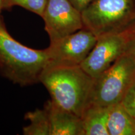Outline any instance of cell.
<instances>
[{
  "instance_id": "obj_12",
  "label": "cell",
  "mask_w": 135,
  "mask_h": 135,
  "mask_svg": "<svg viewBox=\"0 0 135 135\" xmlns=\"http://www.w3.org/2000/svg\"><path fill=\"white\" fill-rule=\"evenodd\" d=\"M48 0H2L3 9L18 6L42 17Z\"/></svg>"
},
{
  "instance_id": "obj_11",
  "label": "cell",
  "mask_w": 135,
  "mask_h": 135,
  "mask_svg": "<svg viewBox=\"0 0 135 135\" xmlns=\"http://www.w3.org/2000/svg\"><path fill=\"white\" fill-rule=\"evenodd\" d=\"M25 118L30 123L29 125L23 128L24 135H51L50 119L45 108L29 111L25 114Z\"/></svg>"
},
{
  "instance_id": "obj_13",
  "label": "cell",
  "mask_w": 135,
  "mask_h": 135,
  "mask_svg": "<svg viewBox=\"0 0 135 135\" xmlns=\"http://www.w3.org/2000/svg\"><path fill=\"white\" fill-rule=\"evenodd\" d=\"M121 103L126 110L135 118V81L128 89Z\"/></svg>"
},
{
  "instance_id": "obj_10",
  "label": "cell",
  "mask_w": 135,
  "mask_h": 135,
  "mask_svg": "<svg viewBox=\"0 0 135 135\" xmlns=\"http://www.w3.org/2000/svg\"><path fill=\"white\" fill-rule=\"evenodd\" d=\"M107 127L109 135H135V118L119 103L111 107Z\"/></svg>"
},
{
  "instance_id": "obj_16",
  "label": "cell",
  "mask_w": 135,
  "mask_h": 135,
  "mask_svg": "<svg viewBox=\"0 0 135 135\" xmlns=\"http://www.w3.org/2000/svg\"><path fill=\"white\" fill-rule=\"evenodd\" d=\"M3 9L2 8V0H0V13H1V11ZM1 21V17H0V21Z\"/></svg>"
},
{
  "instance_id": "obj_1",
  "label": "cell",
  "mask_w": 135,
  "mask_h": 135,
  "mask_svg": "<svg viewBox=\"0 0 135 135\" xmlns=\"http://www.w3.org/2000/svg\"><path fill=\"white\" fill-rule=\"evenodd\" d=\"M47 49L30 48L17 41L0 21V74L13 83L26 86L40 83L47 67Z\"/></svg>"
},
{
  "instance_id": "obj_15",
  "label": "cell",
  "mask_w": 135,
  "mask_h": 135,
  "mask_svg": "<svg viewBox=\"0 0 135 135\" xmlns=\"http://www.w3.org/2000/svg\"><path fill=\"white\" fill-rule=\"evenodd\" d=\"M68 1L78 10H79L80 12H82L94 0H68Z\"/></svg>"
},
{
  "instance_id": "obj_2",
  "label": "cell",
  "mask_w": 135,
  "mask_h": 135,
  "mask_svg": "<svg viewBox=\"0 0 135 135\" xmlns=\"http://www.w3.org/2000/svg\"><path fill=\"white\" fill-rule=\"evenodd\" d=\"M94 81L81 66L46 68L40 80L52 101L80 117L88 106Z\"/></svg>"
},
{
  "instance_id": "obj_6",
  "label": "cell",
  "mask_w": 135,
  "mask_h": 135,
  "mask_svg": "<svg viewBox=\"0 0 135 135\" xmlns=\"http://www.w3.org/2000/svg\"><path fill=\"white\" fill-rule=\"evenodd\" d=\"M130 27L122 32L98 37L81 67L94 79L97 78L126 53L130 37Z\"/></svg>"
},
{
  "instance_id": "obj_7",
  "label": "cell",
  "mask_w": 135,
  "mask_h": 135,
  "mask_svg": "<svg viewBox=\"0 0 135 135\" xmlns=\"http://www.w3.org/2000/svg\"><path fill=\"white\" fill-rule=\"evenodd\" d=\"M50 42L68 36L84 28L81 12L68 0H48L41 17Z\"/></svg>"
},
{
  "instance_id": "obj_14",
  "label": "cell",
  "mask_w": 135,
  "mask_h": 135,
  "mask_svg": "<svg viewBox=\"0 0 135 135\" xmlns=\"http://www.w3.org/2000/svg\"><path fill=\"white\" fill-rule=\"evenodd\" d=\"M129 30H130V37L125 53L131 56L135 59V23L130 27Z\"/></svg>"
},
{
  "instance_id": "obj_8",
  "label": "cell",
  "mask_w": 135,
  "mask_h": 135,
  "mask_svg": "<svg viewBox=\"0 0 135 135\" xmlns=\"http://www.w3.org/2000/svg\"><path fill=\"white\" fill-rule=\"evenodd\" d=\"M50 123L51 135H83L81 118L63 108L51 99L45 103Z\"/></svg>"
},
{
  "instance_id": "obj_5",
  "label": "cell",
  "mask_w": 135,
  "mask_h": 135,
  "mask_svg": "<svg viewBox=\"0 0 135 135\" xmlns=\"http://www.w3.org/2000/svg\"><path fill=\"white\" fill-rule=\"evenodd\" d=\"M98 38L91 31L82 28L53 42L47 48L48 63L46 68L80 66L93 48Z\"/></svg>"
},
{
  "instance_id": "obj_3",
  "label": "cell",
  "mask_w": 135,
  "mask_h": 135,
  "mask_svg": "<svg viewBox=\"0 0 135 135\" xmlns=\"http://www.w3.org/2000/svg\"><path fill=\"white\" fill-rule=\"evenodd\" d=\"M81 15L84 28L97 38L119 33L135 23V0H94Z\"/></svg>"
},
{
  "instance_id": "obj_4",
  "label": "cell",
  "mask_w": 135,
  "mask_h": 135,
  "mask_svg": "<svg viewBox=\"0 0 135 135\" xmlns=\"http://www.w3.org/2000/svg\"><path fill=\"white\" fill-rule=\"evenodd\" d=\"M135 81V59L124 53L94 79L89 104L111 107L121 103Z\"/></svg>"
},
{
  "instance_id": "obj_9",
  "label": "cell",
  "mask_w": 135,
  "mask_h": 135,
  "mask_svg": "<svg viewBox=\"0 0 135 135\" xmlns=\"http://www.w3.org/2000/svg\"><path fill=\"white\" fill-rule=\"evenodd\" d=\"M111 107L87 106L81 117L83 135H109L107 123Z\"/></svg>"
}]
</instances>
